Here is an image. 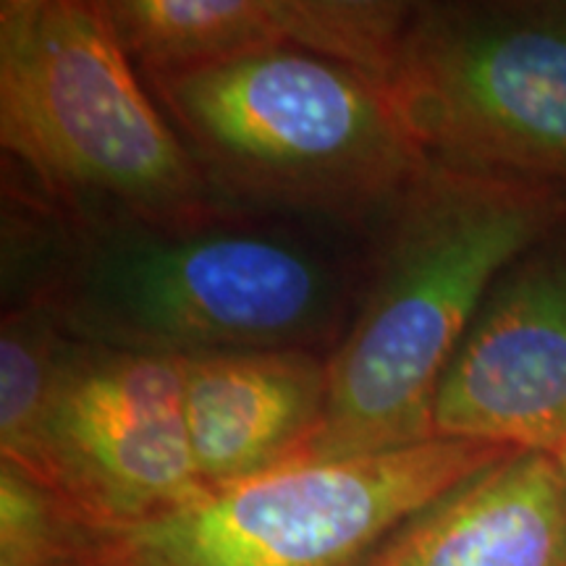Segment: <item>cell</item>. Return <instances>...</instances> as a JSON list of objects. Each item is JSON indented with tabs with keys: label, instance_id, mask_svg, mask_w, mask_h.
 Masks as SVG:
<instances>
[{
	"label": "cell",
	"instance_id": "cell-8",
	"mask_svg": "<svg viewBox=\"0 0 566 566\" xmlns=\"http://www.w3.org/2000/svg\"><path fill=\"white\" fill-rule=\"evenodd\" d=\"M438 438L566 446V210L488 289L433 405Z\"/></svg>",
	"mask_w": 566,
	"mask_h": 566
},
{
	"label": "cell",
	"instance_id": "cell-10",
	"mask_svg": "<svg viewBox=\"0 0 566 566\" xmlns=\"http://www.w3.org/2000/svg\"><path fill=\"white\" fill-rule=\"evenodd\" d=\"M363 566H566L562 467L506 451L409 516Z\"/></svg>",
	"mask_w": 566,
	"mask_h": 566
},
{
	"label": "cell",
	"instance_id": "cell-4",
	"mask_svg": "<svg viewBox=\"0 0 566 566\" xmlns=\"http://www.w3.org/2000/svg\"><path fill=\"white\" fill-rule=\"evenodd\" d=\"M3 171L66 223L189 226L218 200L113 30L103 0L0 3Z\"/></svg>",
	"mask_w": 566,
	"mask_h": 566
},
{
	"label": "cell",
	"instance_id": "cell-3",
	"mask_svg": "<svg viewBox=\"0 0 566 566\" xmlns=\"http://www.w3.org/2000/svg\"><path fill=\"white\" fill-rule=\"evenodd\" d=\"M142 82L229 208L367 239L430 166L384 84L300 48Z\"/></svg>",
	"mask_w": 566,
	"mask_h": 566
},
{
	"label": "cell",
	"instance_id": "cell-5",
	"mask_svg": "<svg viewBox=\"0 0 566 566\" xmlns=\"http://www.w3.org/2000/svg\"><path fill=\"white\" fill-rule=\"evenodd\" d=\"M506 451L430 438L289 464L134 522H92L63 506L59 566H363L409 516Z\"/></svg>",
	"mask_w": 566,
	"mask_h": 566
},
{
	"label": "cell",
	"instance_id": "cell-6",
	"mask_svg": "<svg viewBox=\"0 0 566 566\" xmlns=\"http://www.w3.org/2000/svg\"><path fill=\"white\" fill-rule=\"evenodd\" d=\"M384 90L428 160L566 184V0H420Z\"/></svg>",
	"mask_w": 566,
	"mask_h": 566
},
{
	"label": "cell",
	"instance_id": "cell-9",
	"mask_svg": "<svg viewBox=\"0 0 566 566\" xmlns=\"http://www.w3.org/2000/svg\"><path fill=\"white\" fill-rule=\"evenodd\" d=\"M184 412L205 488L294 464L328 401V354L268 349L181 359Z\"/></svg>",
	"mask_w": 566,
	"mask_h": 566
},
{
	"label": "cell",
	"instance_id": "cell-13",
	"mask_svg": "<svg viewBox=\"0 0 566 566\" xmlns=\"http://www.w3.org/2000/svg\"><path fill=\"white\" fill-rule=\"evenodd\" d=\"M556 464L562 467V472H564V478H566V446H564V451H562V454L556 457Z\"/></svg>",
	"mask_w": 566,
	"mask_h": 566
},
{
	"label": "cell",
	"instance_id": "cell-14",
	"mask_svg": "<svg viewBox=\"0 0 566 566\" xmlns=\"http://www.w3.org/2000/svg\"><path fill=\"white\" fill-rule=\"evenodd\" d=\"M40 202H42V200H40ZM34 205H38V202H34ZM34 205H32V208H34ZM32 208H27V210H32ZM27 210H24V212H27ZM24 212H21V216H24ZM21 216H19V218H21ZM19 218H17V221H19ZM17 221H13V223L9 226V229H6V237H9V231L13 229V226H17ZM6 237H3V244H6Z\"/></svg>",
	"mask_w": 566,
	"mask_h": 566
},
{
	"label": "cell",
	"instance_id": "cell-11",
	"mask_svg": "<svg viewBox=\"0 0 566 566\" xmlns=\"http://www.w3.org/2000/svg\"><path fill=\"white\" fill-rule=\"evenodd\" d=\"M142 76L313 45V0H103Z\"/></svg>",
	"mask_w": 566,
	"mask_h": 566
},
{
	"label": "cell",
	"instance_id": "cell-12",
	"mask_svg": "<svg viewBox=\"0 0 566 566\" xmlns=\"http://www.w3.org/2000/svg\"><path fill=\"white\" fill-rule=\"evenodd\" d=\"M66 334L34 304L6 307L0 321V462H19L38 430Z\"/></svg>",
	"mask_w": 566,
	"mask_h": 566
},
{
	"label": "cell",
	"instance_id": "cell-1",
	"mask_svg": "<svg viewBox=\"0 0 566 566\" xmlns=\"http://www.w3.org/2000/svg\"><path fill=\"white\" fill-rule=\"evenodd\" d=\"M367 239L247 210L76 226L42 205L3 268V310L34 304L76 342L160 357H331L357 307Z\"/></svg>",
	"mask_w": 566,
	"mask_h": 566
},
{
	"label": "cell",
	"instance_id": "cell-7",
	"mask_svg": "<svg viewBox=\"0 0 566 566\" xmlns=\"http://www.w3.org/2000/svg\"><path fill=\"white\" fill-rule=\"evenodd\" d=\"M9 467L92 522L145 520L197 499L208 488L189 443L181 359L66 334L30 449Z\"/></svg>",
	"mask_w": 566,
	"mask_h": 566
},
{
	"label": "cell",
	"instance_id": "cell-2",
	"mask_svg": "<svg viewBox=\"0 0 566 566\" xmlns=\"http://www.w3.org/2000/svg\"><path fill=\"white\" fill-rule=\"evenodd\" d=\"M566 210V184L433 163L367 239L357 307L328 357V401L294 464L438 438L433 405L488 289Z\"/></svg>",
	"mask_w": 566,
	"mask_h": 566
}]
</instances>
